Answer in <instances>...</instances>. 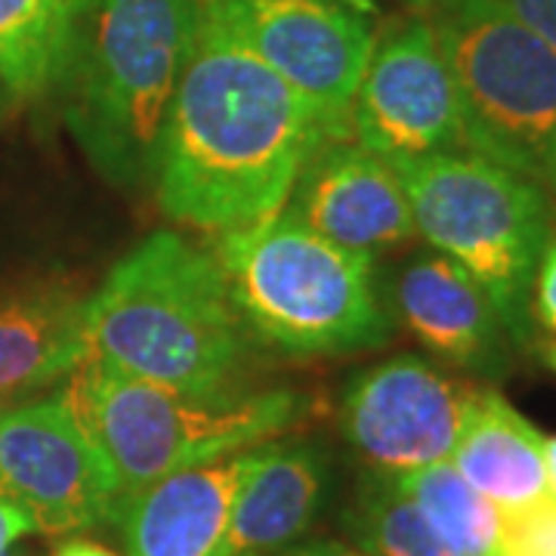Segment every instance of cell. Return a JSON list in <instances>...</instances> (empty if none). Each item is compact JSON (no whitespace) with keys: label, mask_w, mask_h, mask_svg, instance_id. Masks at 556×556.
<instances>
[{"label":"cell","mask_w":556,"mask_h":556,"mask_svg":"<svg viewBox=\"0 0 556 556\" xmlns=\"http://www.w3.org/2000/svg\"><path fill=\"white\" fill-rule=\"evenodd\" d=\"M199 20L201 0H87L56 87L68 130L109 182H149Z\"/></svg>","instance_id":"3"},{"label":"cell","mask_w":556,"mask_h":556,"mask_svg":"<svg viewBox=\"0 0 556 556\" xmlns=\"http://www.w3.org/2000/svg\"><path fill=\"white\" fill-rule=\"evenodd\" d=\"M544 467H547V485L556 501V437H544Z\"/></svg>","instance_id":"27"},{"label":"cell","mask_w":556,"mask_h":556,"mask_svg":"<svg viewBox=\"0 0 556 556\" xmlns=\"http://www.w3.org/2000/svg\"><path fill=\"white\" fill-rule=\"evenodd\" d=\"M554 192H556V186H554Z\"/></svg>","instance_id":"31"},{"label":"cell","mask_w":556,"mask_h":556,"mask_svg":"<svg viewBox=\"0 0 556 556\" xmlns=\"http://www.w3.org/2000/svg\"><path fill=\"white\" fill-rule=\"evenodd\" d=\"M0 495L43 535L109 522L115 489L65 387L0 408Z\"/></svg>","instance_id":"9"},{"label":"cell","mask_w":556,"mask_h":556,"mask_svg":"<svg viewBox=\"0 0 556 556\" xmlns=\"http://www.w3.org/2000/svg\"><path fill=\"white\" fill-rule=\"evenodd\" d=\"M479 390L427 358L399 353L350 380L340 399V430L371 470L430 467L452 457Z\"/></svg>","instance_id":"11"},{"label":"cell","mask_w":556,"mask_h":556,"mask_svg":"<svg viewBox=\"0 0 556 556\" xmlns=\"http://www.w3.org/2000/svg\"><path fill=\"white\" fill-rule=\"evenodd\" d=\"M276 556H371L365 554L356 544H343V541H303V544H291Z\"/></svg>","instance_id":"25"},{"label":"cell","mask_w":556,"mask_h":556,"mask_svg":"<svg viewBox=\"0 0 556 556\" xmlns=\"http://www.w3.org/2000/svg\"><path fill=\"white\" fill-rule=\"evenodd\" d=\"M321 142L328 134L313 105L244 43L219 0H201L152 155L161 211L217 236L276 217Z\"/></svg>","instance_id":"1"},{"label":"cell","mask_w":556,"mask_h":556,"mask_svg":"<svg viewBox=\"0 0 556 556\" xmlns=\"http://www.w3.org/2000/svg\"><path fill=\"white\" fill-rule=\"evenodd\" d=\"M408 3L415 7L417 13H424V16H430V13H433L437 7H442L445 0H408Z\"/></svg>","instance_id":"28"},{"label":"cell","mask_w":556,"mask_h":556,"mask_svg":"<svg viewBox=\"0 0 556 556\" xmlns=\"http://www.w3.org/2000/svg\"><path fill=\"white\" fill-rule=\"evenodd\" d=\"M90 442L109 470L115 501L186 467L273 442L313 415L298 390L186 393L80 362L65 380Z\"/></svg>","instance_id":"5"},{"label":"cell","mask_w":556,"mask_h":556,"mask_svg":"<svg viewBox=\"0 0 556 556\" xmlns=\"http://www.w3.org/2000/svg\"><path fill=\"white\" fill-rule=\"evenodd\" d=\"M541 358H544V362H547V365L556 371V340H551V343H544V346H541Z\"/></svg>","instance_id":"29"},{"label":"cell","mask_w":556,"mask_h":556,"mask_svg":"<svg viewBox=\"0 0 556 556\" xmlns=\"http://www.w3.org/2000/svg\"><path fill=\"white\" fill-rule=\"evenodd\" d=\"M393 167L417 236L477 278L514 346L529 350L538 260L554 236L547 189L470 149L396 161Z\"/></svg>","instance_id":"6"},{"label":"cell","mask_w":556,"mask_h":556,"mask_svg":"<svg viewBox=\"0 0 556 556\" xmlns=\"http://www.w3.org/2000/svg\"><path fill=\"white\" fill-rule=\"evenodd\" d=\"M84 343V362L186 393L241 390L260 353L217 254L170 229L139 241L87 298Z\"/></svg>","instance_id":"2"},{"label":"cell","mask_w":556,"mask_h":556,"mask_svg":"<svg viewBox=\"0 0 556 556\" xmlns=\"http://www.w3.org/2000/svg\"><path fill=\"white\" fill-rule=\"evenodd\" d=\"M387 477L415 501L457 556H507L504 519L497 507L457 473L452 460Z\"/></svg>","instance_id":"19"},{"label":"cell","mask_w":556,"mask_h":556,"mask_svg":"<svg viewBox=\"0 0 556 556\" xmlns=\"http://www.w3.org/2000/svg\"><path fill=\"white\" fill-rule=\"evenodd\" d=\"M56 556H121L115 551H109V547H102L97 541H87V538H72V541H65Z\"/></svg>","instance_id":"26"},{"label":"cell","mask_w":556,"mask_h":556,"mask_svg":"<svg viewBox=\"0 0 556 556\" xmlns=\"http://www.w3.org/2000/svg\"><path fill=\"white\" fill-rule=\"evenodd\" d=\"M244 43L313 105L328 139L350 115L380 22L375 0H219Z\"/></svg>","instance_id":"8"},{"label":"cell","mask_w":556,"mask_h":556,"mask_svg":"<svg viewBox=\"0 0 556 556\" xmlns=\"http://www.w3.org/2000/svg\"><path fill=\"white\" fill-rule=\"evenodd\" d=\"M257 448L186 467L121 495L109 522L127 556H214Z\"/></svg>","instance_id":"14"},{"label":"cell","mask_w":556,"mask_h":556,"mask_svg":"<svg viewBox=\"0 0 556 556\" xmlns=\"http://www.w3.org/2000/svg\"><path fill=\"white\" fill-rule=\"evenodd\" d=\"M501 3L556 50V0H501Z\"/></svg>","instance_id":"23"},{"label":"cell","mask_w":556,"mask_h":556,"mask_svg":"<svg viewBox=\"0 0 556 556\" xmlns=\"http://www.w3.org/2000/svg\"><path fill=\"white\" fill-rule=\"evenodd\" d=\"M214 254L248 328L278 353H365L396 334L375 257L321 239L288 211L223 232Z\"/></svg>","instance_id":"4"},{"label":"cell","mask_w":556,"mask_h":556,"mask_svg":"<svg viewBox=\"0 0 556 556\" xmlns=\"http://www.w3.org/2000/svg\"><path fill=\"white\" fill-rule=\"evenodd\" d=\"M325 455L316 442H266L241 479L214 556H276L316 522Z\"/></svg>","instance_id":"15"},{"label":"cell","mask_w":556,"mask_h":556,"mask_svg":"<svg viewBox=\"0 0 556 556\" xmlns=\"http://www.w3.org/2000/svg\"><path fill=\"white\" fill-rule=\"evenodd\" d=\"M532 316L535 325L556 334V232L547 241L544 254L538 260L535 291H532Z\"/></svg>","instance_id":"22"},{"label":"cell","mask_w":556,"mask_h":556,"mask_svg":"<svg viewBox=\"0 0 556 556\" xmlns=\"http://www.w3.org/2000/svg\"><path fill=\"white\" fill-rule=\"evenodd\" d=\"M28 532H38L35 529V519L28 517L22 507H16L13 501L0 495V556H7V551Z\"/></svg>","instance_id":"24"},{"label":"cell","mask_w":556,"mask_h":556,"mask_svg":"<svg viewBox=\"0 0 556 556\" xmlns=\"http://www.w3.org/2000/svg\"><path fill=\"white\" fill-rule=\"evenodd\" d=\"M285 211L321 239L365 257L417 239L396 167L362 149L356 139L321 142L303 164Z\"/></svg>","instance_id":"12"},{"label":"cell","mask_w":556,"mask_h":556,"mask_svg":"<svg viewBox=\"0 0 556 556\" xmlns=\"http://www.w3.org/2000/svg\"><path fill=\"white\" fill-rule=\"evenodd\" d=\"M427 20L455 80L467 149L554 189V47L501 0H445Z\"/></svg>","instance_id":"7"},{"label":"cell","mask_w":556,"mask_h":556,"mask_svg":"<svg viewBox=\"0 0 556 556\" xmlns=\"http://www.w3.org/2000/svg\"><path fill=\"white\" fill-rule=\"evenodd\" d=\"M350 127L362 149L390 164L467 149L455 80L424 13L380 25Z\"/></svg>","instance_id":"10"},{"label":"cell","mask_w":556,"mask_h":556,"mask_svg":"<svg viewBox=\"0 0 556 556\" xmlns=\"http://www.w3.org/2000/svg\"><path fill=\"white\" fill-rule=\"evenodd\" d=\"M448 460L477 492L495 504L501 517H519L554 501L541 430L497 390H479L477 405Z\"/></svg>","instance_id":"16"},{"label":"cell","mask_w":556,"mask_h":556,"mask_svg":"<svg viewBox=\"0 0 556 556\" xmlns=\"http://www.w3.org/2000/svg\"><path fill=\"white\" fill-rule=\"evenodd\" d=\"M87 0H0V87L35 100L56 87Z\"/></svg>","instance_id":"18"},{"label":"cell","mask_w":556,"mask_h":556,"mask_svg":"<svg viewBox=\"0 0 556 556\" xmlns=\"http://www.w3.org/2000/svg\"><path fill=\"white\" fill-rule=\"evenodd\" d=\"M343 529L371 556H457L415 501L380 470L358 482Z\"/></svg>","instance_id":"20"},{"label":"cell","mask_w":556,"mask_h":556,"mask_svg":"<svg viewBox=\"0 0 556 556\" xmlns=\"http://www.w3.org/2000/svg\"><path fill=\"white\" fill-rule=\"evenodd\" d=\"M504 519L507 556H556V501Z\"/></svg>","instance_id":"21"},{"label":"cell","mask_w":556,"mask_h":556,"mask_svg":"<svg viewBox=\"0 0 556 556\" xmlns=\"http://www.w3.org/2000/svg\"><path fill=\"white\" fill-rule=\"evenodd\" d=\"M84 303L62 288L0 291V408L72 378L87 358Z\"/></svg>","instance_id":"17"},{"label":"cell","mask_w":556,"mask_h":556,"mask_svg":"<svg viewBox=\"0 0 556 556\" xmlns=\"http://www.w3.org/2000/svg\"><path fill=\"white\" fill-rule=\"evenodd\" d=\"M393 309L420 346L460 371L485 380L510 371L514 340L495 303L452 257L420 251L408 260L393 281Z\"/></svg>","instance_id":"13"},{"label":"cell","mask_w":556,"mask_h":556,"mask_svg":"<svg viewBox=\"0 0 556 556\" xmlns=\"http://www.w3.org/2000/svg\"><path fill=\"white\" fill-rule=\"evenodd\" d=\"M3 109H7V93H3V87H0V118H3Z\"/></svg>","instance_id":"30"}]
</instances>
